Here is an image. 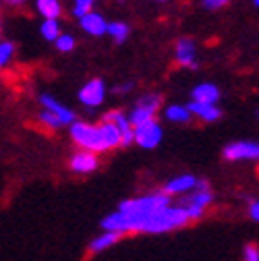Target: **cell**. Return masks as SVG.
<instances>
[{
	"label": "cell",
	"instance_id": "obj_16",
	"mask_svg": "<svg viewBox=\"0 0 259 261\" xmlns=\"http://www.w3.org/2000/svg\"><path fill=\"white\" fill-rule=\"evenodd\" d=\"M189 110L193 112L197 120H203V122H216L222 118V110L220 106H212V104H199V102H189L187 104Z\"/></svg>",
	"mask_w": 259,
	"mask_h": 261
},
{
	"label": "cell",
	"instance_id": "obj_2",
	"mask_svg": "<svg viewBox=\"0 0 259 261\" xmlns=\"http://www.w3.org/2000/svg\"><path fill=\"white\" fill-rule=\"evenodd\" d=\"M69 135H71L73 143L77 145V149L91 151L95 155L108 153L112 149L122 147L120 130L110 120H104V118L95 124L85 122V120H77L69 126Z\"/></svg>",
	"mask_w": 259,
	"mask_h": 261
},
{
	"label": "cell",
	"instance_id": "obj_21",
	"mask_svg": "<svg viewBox=\"0 0 259 261\" xmlns=\"http://www.w3.org/2000/svg\"><path fill=\"white\" fill-rule=\"evenodd\" d=\"M15 52H17V46L13 40H3L0 42V67L7 69L11 60L15 58Z\"/></svg>",
	"mask_w": 259,
	"mask_h": 261
},
{
	"label": "cell",
	"instance_id": "obj_15",
	"mask_svg": "<svg viewBox=\"0 0 259 261\" xmlns=\"http://www.w3.org/2000/svg\"><path fill=\"white\" fill-rule=\"evenodd\" d=\"M222 97V91L216 83L212 81H201L193 87L191 91V102H199V104H212V106H218Z\"/></svg>",
	"mask_w": 259,
	"mask_h": 261
},
{
	"label": "cell",
	"instance_id": "obj_11",
	"mask_svg": "<svg viewBox=\"0 0 259 261\" xmlns=\"http://www.w3.org/2000/svg\"><path fill=\"white\" fill-rule=\"evenodd\" d=\"M100 168V155H95L91 151H75L71 158H69V170L73 174H93L95 170Z\"/></svg>",
	"mask_w": 259,
	"mask_h": 261
},
{
	"label": "cell",
	"instance_id": "obj_19",
	"mask_svg": "<svg viewBox=\"0 0 259 261\" xmlns=\"http://www.w3.org/2000/svg\"><path fill=\"white\" fill-rule=\"evenodd\" d=\"M108 36L112 38L114 44H124L128 38H131V25L124 21H112L108 25Z\"/></svg>",
	"mask_w": 259,
	"mask_h": 261
},
{
	"label": "cell",
	"instance_id": "obj_30",
	"mask_svg": "<svg viewBox=\"0 0 259 261\" xmlns=\"http://www.w3.org/2000/svg\"><path fill=\"white\" fill-rule=\"evenodd\" d=\"M253 5H255V7L259 9V0H253Z\"/></svg>",
	"mask_w": 259,
	"mask_h": 261
},
{
	"label": "cell",
	"instance_id": "obj_22",
	"mask_svg": "<svg viewBox=\"0 0 259 261\" xmlns=\"http://www.w3.org/2000/svg\"><path fill=\"white\" fill-rule=\"evenodd\" d=\"M95 3L98 0H73V17L79 21V19H83L85 15H89L91 11H95L93 7H95Z\"/></svg>",
	"mask_w": 259,
	"mask_h": 261
},
{
	"label": "cell",
	"instance_id": "obj_8",
	"mask_svg": "<svg viewBox=\"0 0 259 261\" xmlns=\"http://www.w3.org/2000/svg\"><path fill=\"white\" fill-rule=\"evenodd\" d=\"M228 162H259V141H232L224 147Z\"/></svg>",
	"mask_w": 259,
	"mask_h": 261
},
{
	"label": "cell",
	"instance_id": "obj_28",
	"mask_svg": "<svg viewBox=\"0 0 259 261\" xmlns=\"http://www.w3.org/2000/svg\"><path fill=\"white\" fill-rule=\"evenodd\" d=\"M131 91H133V83H120V85L112 87V93H116V95H128Z\"/></svg>",
	"mask_w": 259,
	"mask_h": 261
},
{
	"label": "cell",
	"instance_id": "obj_9",
	"mask_svg": "<svg viewBox=\"0 0 259 261\" xmlns=\"http://www.w3.org/2000/svg\"><path fill=\"white\" fill-rule=\"evenodd\" d=\"M104 120H110L122 135V147H128V145H135V124L128 118V112H122V110H110L102 116Z\"/></svg>",
	"mask_w": 259,
	"mask_h": 261
},
{
	"label": "cell",
	"instance_id": "obj_27",
	"mask_svg": "<svg viewBox=\"0 0 259 261\" xmlns=\"http://www.w3.org/2000/svg\"><path fill=\"white\" fill-rule=\"evenodd\" d=\"M247 214L253 222L259 224V199H249V205H247Z\"/></svg>",
	"mask_w": 259,
	"mask_h": 261
},
{
	"label": "cell",
	"instance_id": "obj_3",
	"mask_svg": "<svg viewBox=\"0 0 259 261\" xmlns=\"http://www.w3.org/2000/svg\"><path fill=\"white\" fill-rule=\"evenodd\" d=\"M214 199H216V195H214L210 182L203 180V185H201L197 191H193L191 195H187V197L178 199V203L187 210L191 222H199L201 218H205V214H208V210L212 207Z\"/></svg>",
	"mask_w": 259,
	"mask_h": 261
},
{
	"label": "cell",
	"instance_id": "obj_26",
	"mask_svg": "<svg viewBox=\"0 0 259 261\" xmlns=\"http://www.w3.org/2000/svg\"><path fill=\"white\" fill-rule=\"evenodd\" d=\"M228 3H230V0H201V7L205 11H220V9H224Z\"/></svg>",
	"mask_w": 259,
	"mask_h": 261
},
{
	"label": "cell",
	"instance_id": "obj_5",
	"mask_svg": "<svg viewBox=\"0 0 259 261\" xmlns=\"http://www.w3.org/2000/svg\"><path fill=\"white\" fill-rule=\"evenodd\" d=\"M106 95H108V87H106V81L100 79V77H93L89 81H85L77 93L79 102L89 108V110H95L100 108L104 102H106Z\"/></svg>",
	"mask_w": 259,
	"mask_h": 261
},
{
	"label": "cell",
	"instance_id": "obj_25",
	"mask_svg": "<svg viewBox=\"0 0 259 261\" xmlns=\"http://www.w3.org/2000/svg\"><path fill=\"white\" fill-rule=\"evenodd\" d=\"M243 261H259V245L247 243L243 247Z\"/></svg>",
	"mask_w": 259,
	"mask_h": 261
},
{
	"label": "cell",
	"instance_id": "obj_13",
	"mask_svg": "<svg viewBox=\"0 0 259 261\" xmlns=\"http://www.w3.org/2000/svg\"><path fill=\"white\" fill-rule=\"evenodd\" d=\"M108 19L98 13V11H91L89 15H85L83 19H79V27L85 31L87 36L91 38H102V36H108Z\"/></svg>",
	"mask_w": 259,
	"mask_h": 261
},
{
	"label": "cell",
	"instance_id": "obj_17",
	"mask_svg": "<svg viewBox=\"0 0 259 261\" xmlns=\"http://www.w3.org/2000/svg\"><path fill=\"white\" fill-rule=\"evenodd\" d=\"M164 118L174 124H187L193 120V112L185 104H170L164 108Z\"/></svg>",
	"mask_w": 259,
	"mask_h": 261
},
{
	"label": "cell",
	"instance_id": "obj_24",
	"mask_svg": "<svg viewBox=\"0 0 259 261\" xmlns=\"http://www.w3.org/2000/svg\"><path fill=\"white\" fill-rule=\"evenodd\" d=\"M56 50L60 52V54H69V52H73L75 50V46H77V40H75V36L73 34H62L58 40H56Z\"/></svg>",
	"mask_w": 259,
	"mask_h": 261
},
{
	"label": "cell",
	"instance_id": "obj_7",
	"mask_svg": "<svg viewBox=\"0 0 259 261\" xmlns=\"http://www.w3.org/2000/svg\"><path fill=\"white\" fill-rule=\"evenodd\" d=\"M162 139H164V128L158 118L135 126V145L141 149H156Z\"/></svg>",
	"mask_w": 259,
	"mask_h": 261
},
{
	"label": "cell",
	"instance_id": "obj_12",
	"mask_svg": "<svg viewBox=\"0 0 259 261\" xmlns=\"http://www.w3.org/2000/svg\"><path fill=\"white\" fill-rule=\"evenodd\" d=\"M38 100H40L42 108L48 110V112H52L54 116H58V118L64 122V126H71L73 122H77V114H75V110L69 108V106H64L60 100H56L54 95H50V93H40Z\"/></svg>",
	"mask_w": 259,
	"mask_h": 261
},
{
	"label": "cell",
	"instance_id": "obj_14",
	"mask_svg": "<svg viewBox=\"0 0 259 261\" xmlns=\"http://www.w3.org/2000/svg\"><path fill=\"white\" fill-rule=\"evenodd\" d=\"M124 237H120L118 232H110V230H100V234H95L89 243H87V255H102L106 251H110L112 247H116Z\"/></svg>",
	"mask_w": 259,
	"mask_h": 261
},
{
	"label": "cell",
	"instance_id": "obj_29",
	"mask_svg": "<svg viewBox=\"0 0 259 261\" xmlns=\"http://www.w3.org/2000/svg\"><path fill=\"white\" fill-rule=\"evenodd\" d=\"M25 3H27V0H5L7 7H15V9H17V7H23Z\"/></svg>",
	"mask_w": 259,
	"mask_h": 261
},
{
	"label": "cell",
	"instance_id": "obj_31",
	"mask_svg": "<svg viewBox=\"0 0 259 261\" xmlns=\"http://www.w3.org/2000/svg\"><path fill=\"white\" fill-rule=\"evenodd\" d=\"M153 3H166V0H153Z\"/></svg>",
	"mask_w": 259,
	"mask_h": 261
},
{
	"label": "cell",
	"instance_id": "obj_18",
	"mask_svg": "<svg viewBox=\"0 0 259 261\" xmlns=\"http://www.w3.org/2000/svg\"><path fill=\"white\" fill-rule=\"evenodd\" d=\"M36 11L42 17V21H46V19H60L62 3H60V0H36Z\"/></svg>",
	"mask_w": 259,
	"mask_h": 261
},
{
	"label": "cell",
	"instance_id": "obj_32",
	"mask_svg": "<svg viewBox=\"0 0 259 261\" xmlns=\"http://www.w3.org/2000/svg\"><path fill=\"white\" fill-rule=\"evenodd\" d=\"M257 116H259V110H257Z\"/></svg>",
	"mask_w": 259,
	"mask_h": 261
},
{
	"label": "cell",
	"instance_id": "obj_20",
	"mask_svg": "<svg viewBox=\"0 0 259 261\" xmlns=\"http://www.w3.org/2000/svg\"><path fill=\"white\" fill-rule=\"evenodd\" d=\"M40 36L46 42L56 44V40L62 36V29H60V21L58 19H46L40 23Z\"/></svg>",
	"mask_w": 259,
	"mask_h": 261
},
{
	"label": "cell",
	"instance_id": "obj_1",
	"mask_svg": "<svg viewBox=\"0 0 259 261\" xmlns=\"http://www.w3.org/2000/svg\"><path fill=\"white\" fill-rule=\"evenodd\" d=\"M174 199L168 197L164 191H151L135 197L122 199L114 212L106 214L100 220V230L118 232L120 237H137L145 234L147 224L156 214H160L164 207L172 205Z\"/></svg>",
	"mask_w": 259,
	"mask_h": 261
},
{
	"label": "cell",
	"instance_id": "obj_6",
	"mask_svg": "<svg viewBox=\"0 0 259 261\" xmlns=\"http://www.w3.org/2000/svg\"><path fill=\"white\" fill-rule=\"evenodd\" d=\"M203 180L205 178H199L195 174H178V176H172L170 180H166L162 185V191L172 199H183L187 195H191L193 191H197L203 185Z\"/></svg>",
	"mask_w": 259,
	"mask_h": 261
},
{
	"label": "cell",
	"instance_id": "obj_4",
	"mask_svg": "<svg viewBox=\"0 0 259 261\" xmlns=\"http://www.w3.org/2000/svg\"><path fill=\"white\" fill-rule=\"evenodd\" d=\"M160 106H162V95L160 93H145L133 104V108L128 110V118H131V122L135 126H139L143 122H149V120H156V116L160 112Z\"/></svg>",
	"mask_w": 259,
	"mask_h": 261
},
{
	"label": "cell",
	"instance_id": "obj_23",
	"mask_svg": "<svg viewBox=\"0 0 259 261\" xmlns=\"http://www.w3.org/2000/svg\"><path fill=\"white\" fill-rule=\"evenodd\" d=\"M38 120L46 126V128H50V130H58V128H62L64 126V122L58 118V116H54L52 112H48V110H40V114H38Z\"/></svg>",
	"mask_w": 259,
	"mask_h": 261
},
{
	"label": "cell",
	"instance_id": "obj_10",
	"mask_svg": "<svg viewBox=\"0 0 259 261\" xmlns=\"http://www.w3.org/2000/svg\"><path fill=\"white\" fill-rule=\"evenodd\" d=\"M174 60L176 64L185 69H197L199 58H197V44L191 38H180L174 44Z\"/></svg>",
	"mask_w": 259,
	"mask_h": 261
}]
</instances>
